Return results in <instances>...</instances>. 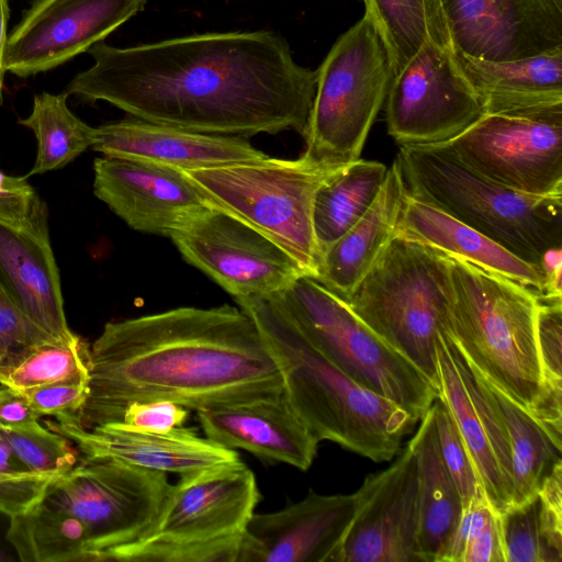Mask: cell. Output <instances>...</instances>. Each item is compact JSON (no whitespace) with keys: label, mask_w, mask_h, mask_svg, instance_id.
Segmentation results:
<instances>
[{"label":"cell","mask_w":562,"mask_h":562,"mask_svg":"<svg viewBox=\"0 0 562 562\" xmlns=\"http://www.w3.org/2000/svg\"><path fill=\"white\" fill-rule=\"evenodd\" d=\"M450 48L506 61L562 48V0H439Z\"/></svg>","instance_id":"e0dca14e"},{"label":"cell","mask_w":562,"mask_h":562,"mask_svg":"<svg viewBox=\"0 0 562 562\" xmlns=\"http://www.w3.org/2000/svg\"><path fill=\"white\" fill-rule=\"evenodd\" d=\"M89 348L80 337L71 342H49L36 347L1 385L20 392L89 374Z\"/></svg>","instance_id":"8d00e7d4"},{"label":"cell","mask_w":562,"mask_h":562,"mask_svg":"<svg viewBox=\"0 0 562 562\" xmlns=\"http://www.w3.org/2000/svg\"><path fill=\"white\" fill-rule=\"evenodd\" d=\"M395 234L507 277L532 289L539 297L544 294L541 267L524 261L480 232L408 193Z\"/></svg>","instance_id":"d4e9b609"},{"label":"cell","mask_w":562,"mask_h":562,"mask_svg":"<svg viewBox=\"0 0 562 562\" xmlns=\"http://www.w3.org/2000/svg\"><path fill=\"white\" fill-rule=\"evenodd\" d=\"M0 436L31 472L49 482L77 464V456L69 441L38 422L23 426L0 425Z\"/></svg>","instance_id":"e575fe53"},{"label":"cell","mask_w":562,"mask_h":562,"mask_svg":"<svg viewBox=\"0 0 562 562\" xmlns=\"http://www.w3.org/2000/svg\"><path fill=\"white\" fill-rule=\"evenodd\" d=\"M352 494L314 491L289 507L252 514L241 536L237 562H329L355 510Z\"/></svg>","instance_id":"ffe728a7"},{"label":"cell","mask_w":562,"mask_h":562,"mask_svg":"<svg viewBox=\"0 0 562 562\" xmlns=\"http://www.w3.org/2000/svg\"><path fill=\"white\" fill-rule=\"evenodd\" d=\"M0 285L20 312L43 331L64 344L79 338L66 321L49 236L0 222Z\"/></svg>","instance_id":"603a6c76"},{"label":"cell","mask_w":562,"mask_h":562,"mask_svg":"<svg viewBox=\"0 0 562 562\" xmlns=\"http://www.w3.org/2000/svg\"><path fill=\"white\" fill-rule=\"evenodd\" d=\"M69 94L42 92L33 99L31 114L19 120L37 140V156L26 176L57 170L92 146L94 127L77 117L67 105Z\"/></svg>","instance_id":"d6a6232c"},{"label":"cell","mask_w":562,"mask_h":562,"mask_svg":"<svg viewBox=\"0 0 562 562\" xmlns=\"http://www.w3.org/2000/svg\"><path fill=\"white\" fill-rule=\"evenodd\" d=\"M351 520L329 562H423L416 463L407 443L386 469L355 492Z\"/></svg>","instance_id":"9a60e30c"},{"label":"cell","mask_w":562,"mask_h":562,"mask_svg":"<svg viewBox=\"0 0 562 562\" xmlns=\"http://www.w3.org/2000/svg\"><path fill=\"white\" fill-rule=\"evenodd\" d=\"M93 193L131 228L169 237L210 205L184 170L114 156L94 159Z\"/></svg>","instance_id":"ac0fdd59"},{"label":"cell","mask_w":562,"mask_h":562,"mask_svg":"<svg viewBox=\"0 0 562 562\" xmlns=\"http://www.w3.org/2000/svg\"><path fill=\"white\" fill-rule=\"evenodd\" d=\"M437 398L446 405L459 429L490 505L501 514L510 506L512 494L454 363L449 333L441 335L437 344Z\"/></svg>","instance_id":"f1b7e54d"},{"label":"cell","mask_w":562,"mask_h":562,"mask_svg":"<svg viewBox=\"0 0 562 562\" xmlns=\"http://www.w3.org/2000/svg\"><path fill=\"white\" fill-rule=\"evenodd\" d=\"M443 256L453 344L490 383L533 414L544 392L536 334L538 294L507 277Z\"/></svg>","instance_id":"277c9868"},{"label":"cell","mask_w":562,"mask_h":562,"mask_svg":"<svg viewBox=\"0 0 562 562\" xmlns=\"http://www.w3.org/2000/svg\"><path fill=\"white\" fill-rule=\"evenodd\" d=\"M88 53L93 65L66 92L150 123L249 137L304 135L317 70L299 65L272 31L203 33Z\"/></svg>","instance_id":"6da1fadb"},{"label":"cell","mask_w":562,"mask_h":562,"mask_svg":"<svg viewBox=\"0 0 562 562\" xmlns=\"http://www.w3.org/2000/svg\"><path fill=\"white\" fill-rule=\"evenodd\" d=\"M88 367V395L72 414L87 429L121 422L132 402L200 411L283 392L254 319L228 304L110 322L89 349Z\"/></svg>","instance_id":"7a4b0ae2"},{"label":"cell","mask_w":562,"mask_h":562,"mask_svg":"<svg viewBox=\"0 0 562 562\" xmlns=\"http://www.w3.org/2000/svg\"><path fill=\"white\" fill-rule=\"evenodd\" d=\"M52 482L31 472L0 436V513L10 518L22 514L44 497Z\"/></svg>","instance_id":"ab89813d"},{"label":"cell","mask_w":562,"mask_h":562,"mask_svg":"<svg viewBox=\"0 0 562 562\" xmlns=\"http://www.w3.org/2000/svg\"><path fill=\"white\" fill-rule=\"evenodd\" d=\"M505 562H562V490L541 488L498 514Z\"/></svg>","instance_id":"4dcf8cb0"},{"label":"cell","mask_w":562,"mask_h":562,"mask_svg":"<svg viewBox=\"0 0 562 562\" xmlns=\"http://www.w3.org/2000/svg\"><path fill=\"white\" fill-rule=\"evenodd\" d=\"M89 374L22 391L41 416L76 414L88 395Z\"/></svg>","instance_id":"7bdbcfd3"},{"label":"cell","mask_w":562,"mask_h":562,"mask_svg":"<svg viewBox=\"0 0 562 562\" xmlns=\"http://www.w3.org/2000/svg\"><path fill=\"white\" fill-rule=\"evenodd\" d=\"M26 396L10 386H0V425L23 426L38 422Z\"/></svg>","instance_id":"f6af8a7d"},{"label":"cell","mask_w":562,"mask_h":562,"mask_svg":"<svg viewBox=\"0 0 562 562\" xmlns=\"http://www.w3.org/2000/svg\"><path fill=\"white\" fill-rule=\"evenodd\" d=\"M91 147L103 156L144 159L184 171L269 157L245 137L192 132L138 119L94 127Z\"/></svg>","instance_id":"7402d4cb"},{"label":"cell","mask_w":562,"mask_h":562,"mask_svg":"<svg viewBox=\"0 0 562 562\" xmlns=\"http://www.w3.org/2000/svg\"><path fill=\"white\" fill-rule=\"evenodd\" d=\"M453 54L479 95L484 113L516 112L562 103V48L506 61Z\"/></svg>","instance_id":"484cf974"},{"label":"cell","mask_w":562,"mask_h":562,"mask_svg":"<svg viewBox=\"0 0 562 562\" xmlns=\"http://www.w3.org/2000/svg\"><path fill=\"white\" fill-rule=\"evenodd\" d=\"M406 193L395 159L372 205L322 254L313 279L347 302L393 238Z\"/></svg>","instance_id":"cb8c5ba5"},{"label":"cell","mask_w":562,"mask_h":562,"mask_svg":"<svg viewBox=\"0 0 562 562\" xmlns=\"http://www.w3.org/2000/svg\"><path fill=\"white\" fill-rule=\"evenodd\" d=\"M169 238L188 263L235 301L280 293L305 276L279 245L211 204L182 222Z\"/></svg>","instance_id":"4fadbf2b"},{"label":"cell","mask_w":562,"mask_h":562,"mask_svg":"<svg viewBox=\"0 0 562 562\" xmlns=\"http://www.w3.org/2000/svg\"><path fill=\"white\" fill-rule=\"evenodd\" d=\"M9 0H0V105L3 101L4 55L8 40Z\"/></svg>","instance_id":"bcb514c9"},{"label":"cell","mask_w":562,"mask_h":562,"mask_svg":"<svg viewBox=\"0 0 562 562\" xmlns=\"http://www.w3.org/2000/svg\"><path fill=\"white\" fill-rule=\"evenodd\" d=\"M46 426L72 442L83 458H113L165 473L182 475L239 460L234 449L181 426L164 434L143 431L123 422L87 429L72 414L56 416Z\"/></svg>","instance_id":"d6986e66"},{"label":"cell","mask_w":562,"mask_h":562,"mask_svg":"<svg viewBox=\"0 0 562 562\" xmlns=\"http://www.w3.org/2000/svg\"><path fill=\"white\" fill-rule=\"evenodd\" d=\"M259 499L256 477L240 459L182 474L149 530L100 561L237 562Z\"/></svg>","instance_id":"8992f818"},{"label":"cell","mask_w":562,"mask_h":562,"mask_svg":"<svg viewBox=\"0 0 562 562\" xmlns=\"http://www.w3.org/2000/svg\"><path fill=\"white\" fill-rule=\"evenodd\" d=\"M445 562H505L498 514L484 492L463 507Z\"/></svg>","instance_id":"d590c367"},{"label":"cell","mask_w":562,"mask_h":562,"mask_svg":"<svg viewBox=\"0 0 562 562\" xmlns=\"http://www.w3.org/2000/svg\"><path fill=\"white\" fill-rule=\"evenodd\" d=\"M167 473L113 458H80L53 481L42 498L87 528L94 562L104 552L144 536L158 517L170 488Z\"/></svg>","instance_id":"8fae6325"},{"label":"cell","mask_w":562,"mask_h":562,"mask_svg":"<svg viewBox=\"0 0 562 562\" xmlns=\"http://www.w3.org/2000/svg\"><path fill=\"white\" fill-rule=\"evenodd\" d=\"M512 452V504L535 496L543 480L561 460V441L532 414L492 383Z\"/></svg>","instance_id":"1f68e13d"},{"label":"cell","mask_w":562,"mask_h":562,"mask_svg":"<svg viewBox=\"0 0 562 562\" xmlns=\"http://www.w3.org/2000/svg\"><path fill=\"white\" fill-rule=\"evenodd\" d=\"M385 100L387 133L400 146L448 143L484 114L452 49L430 38L393 76Z\"/></svg>","instance_id":"5bb4252c"},{"label":"cell","mask_w":562,"mask_h":562,"mask_svg":"<svg viewBox=\"0 0 562 562\" xmlns=\"http://www.w3.org/2000/svg\"><path fill=\"white\" fill-rule=\"evenodd\" d=\"M408 445L416 463L422 561L445 562L461 519L463 503L441 458L432 405L419 419Z\"/></svg>","instance_id":"4316f807"},{"label":"cell","mask_w":562,"mask_h":562,"mask_svg":"<svg viewBox=\"0 0 562 562\" xmlns=\"http://www.w3.org/2000/svg\"><path fill=\"white\" fill-rule=\"evenodd\" d=\"M386 170L387 167L380 161L359 158L318 188L313 205L318 260L369 210L381 190Z\"/></svg>","instance_id":"83f0119b"},{"label":"cell","mask_w":562,"mask_h":562,"mask_svg":"<svg viewBox=\"0 0 562 562\" xmlns=\"http://www.w3.org/2000/svg\"><path fill=\"white\" fill-rule=\"evenodd\" d=\"M147 0H35L8 34L4 70L48 71L88 52L143 11Z\"/></svg>","instance_id":"2e32d148"},{"label":"cell","mask_w":562,"mask_h":562,"mask_svg":"<svg viewBox=\"0 0 562 562\" xmlns=\"http://www.w3.org/2000/svg\"><path fill=\"white\" fill-rule=\"evenodd\" d=\"M188 416L186 407L171 401L158 400L130 403L121 422L143 431L164 434L182 426Z\"/></svg>","instance_id":"ee69618b"},{"label":"cell","mask_w":562,"mask_h":562,"mask_svg":"<svg viewBox=\"0 0 562 562\" xmlns=\"http://www.w3.org/2000/svg\"><path fill=\"white\" fill-rule=\"evenodd\" d=\"M407 193L541 267L562 247V195H533L494 182L463 165L446 144L401 146Z\"/></svg>","instance_id":"5b68a950"},{"label":"cell","mask_w":562,"mask_h":562,"mask_svg":"<svg viewBox=\"0 0 562 562\" xmlns=\"http://www.w3.org/2000/svg\"><path fill=\"white\" fill-rule=\"evenodd\" d=\"M393 76L387 48L364 11L317 69L304 154L334 167L359 159Z\"/></svg>","instance_id":"9c48e42d"},{"label":"cell","mask_w":562,"mask_h":562,"mask_svg":"<svg viewBox=\"0 0 562 562\" xmlns=\"http://www.w3.org/2000/svg\"><path fill=\"white\" fill-rule=\"evenodd\" d=\"M432 406L441 458L459 490L464 507L483 487L450 412L438 398Z\"/></svg>","instance_id":"f35d334b"},{"label":"cell","mask_w":562,"mask_h":562,"mask_svg":"<svg viewBox=\"0 0 562 562\" xmlns=\"http://www.w3.org/2000/svg\"><path fill=\"white\" fill-rule=\"evenodd\" d=\"M346 166V165H345ZM345 166L268 157L186 171L211 205L250 225L285 250L314 278L318 265L313 205L318 188Z\"/></svg>","instance_id":"ba28073f"},{"label":"cell","mask_w":562,"mask_h":562,"mask_svg":"<svg viewBox=\"0 0 562 562\" xmlns=\"http://www.w3.org/2000/svg\"><path fill=\"white\" fill-rule=\"evenodd\" d=\"M364 1V0H363Z\"/></svg>","instance_id":"c3c4849f"},{"label":"cell","mask_w":562,"mask_h":562,"mask_svg":"<svg viewBox=\"0 0 562 562\" xmlns=\"http://www.w3.org/2000/svg\"><path fill=\"white\" fill-rule=\"evenodd\" d=\"M257 325L282 379L283 394L318 440L374 462L393 459L417 420L350 379L302 334L278 294L238 300Z\"/></svg>","instance_id":"3957f363"},{"label":"cell","mask_w":562,"mask_h":562,"mask_svg":"<svg viewBox=\"0 0 562 562\" xmlns=\"http://www.w3.org/2000/svg\"><path fill=\"white\" fill-rule=\"evenodd\" d=\"M537 346L546 387H562V297H538Z\"/></svg>","instance_id":"b9f144b4"},{"label":"cell","mask_w":562,"mask_h":562,"mask_svg":"<svg viewBox=\"0 0 562 562\" xmlns=\"http://www.w3.org/2000/svg\"><path fill=\"white\" fill-rule=\"evenodd\" d=\"M61 342L29 321L0 285V384L36 347Z\"/></svg>","instance_id":"74e56055"},{"label":"cell","mask_w":562,"mask_h":562,"mask_svg":"<svg viewBox=\"0 0 562 562\" xmlns=\"http://www.w3.org/2000/svg\"><path fill=\"white\" fill-rule=\"evenodd\" d=\"M364 4L387 48L394 75L429 38L450 47L439 0H364Z\"/></svg>","instance_id":"836d02e7"},{"label":"cell","mask_w":562,"mask_h":562,"mask_svg":"<svg viewBox=\"0 0 562 562\" xmlns=\"http://www.w3.org/2000/svg\"><path fill=\"white\" fill-rule=\"evenodd\" d=\"M445 144L494 182L533 195H562V103L484 113Z\"/></svg>","instance_id":"7c38bea8"},{"label":"cell","mask_w":562,"mask_h":562,"mask_svg":"<svg viewBox=\"0 0 562 562\" xmlns=\"http://www.w3.org/2000/svg\"><path fill=\"white\" fill-rule=\"evenodd\" d=\"M47 207L26 177H13L0 170V222L49 236Z\"/></svg>","instance_id":"60d3db41"},{"label":"cell","mask_w":562,"mask_h":562,"mask_svg":"<svg viewBox=\"0 0 562 562\" xmlns=\"http://www.w3.org/2000/svg\"><path fill=\"white\" fill-rule=\"evenodd\" d=\"M7 539L22 561L94 562L83 522L44 501L10 518Z\"/></svg>","instance_id":"f546056e"},{"label":"cell","mask_w":562,"mask_h":562,"mask_svg":"<svg viewBox=\"0 0 562 562\" xmlns=\"http://www.w3.org/2000/svg\"><path fill=\"white\" fill-rule=\"evenodd\" d=\"M277 294L305 338L358 384L394 402L417 422L437 400L436 390L409 361L313 278L301 276Z\"/></svg>","instance_id":"30bf717a"},{"label":"cell","mask_w":562,"mask_h":562,"mask_svg":"<svg viewBox=\"0 0 562 562\" xmlns=\"http://www.w3.org/2000/svg\"><path fill=\"white\" fill-rule=\"evenodd\" d=\"M198 419L212 441L258 458L306 471L318 440L295 414L283 392L268 397L200 409Z\"/></svg>","instance_id":"44dd1931"},{"label":"cell","mask_w":562,"mask_h":562,"mask_svg":"<svg viewBox=\"0 0 562 562\" xmlns=\"http://www.w3.org/2000/svg\"><path fill=\"white\" fill-rule=\"evenodd\" d=\"M10 557L5 554V552L0 548V562L8 561Z\"/></svg>","instance_id":"7dc6e473"},{"label":"cell","mask_w":562,"mask_h":562,"mask_svg":"<svg viewBox=\"0 0 562 562\" xmlns=\"http://www.w3.org/2000/svg\"><path fill=\"white\" fill-rule=\"evenodd\" d=\"M443 252L394 234L347 303L437 392V344L449 333Z\"/></svg>","instance_id":"52a82bcc"}]
</instances>
